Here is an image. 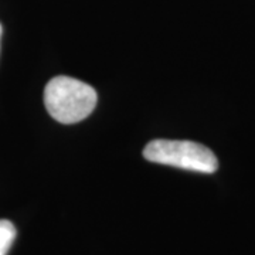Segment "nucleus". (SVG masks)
Masks as SVG:
<instances>
[{"mask_svg":"<svg viewBox=\"0 0 255 255\" xmlns=\"http://www.w3.org/2000/svg\"><path fill=\"white\" fill-rule=\"evenodd\" d=\"M143 157L152 163L199 173H214L219 169V160L209 147L190 140L155 139L145 146Z\"/></svg>","mask_w":255,"mask_h":255,"instance_id":"nucleus-2","label":"nucleus"},{"mask_svg":"<svg viewBox=\"0 0 255 255\" xmlns=\"http://www.w3.org/2000/svg\"><path fill=\"white\" fill-rule=\"evenodd\" d=\"M17 236L16 227L9 220H0V255H7Z\"/></svg>","mask_w":255,"mask_h":255,"instance_id":"nucleus-3","label":"nucleus"},{"mask_svg":"<svg viewBox=\"0 0 255 255\" xmlns=\"http://www.w3.org/2000/svg\"><path fill=\"white\" fill-rule=\"evenodd\" d=\"M97 101L98 95L91 85L70 77H55L44 90L48 114L65 125L87 118L95 110Z\"/></svg>","mask_w":255,"mask_h":255,"instance_id":"nucleus-1","label":"nucleus"},{"mask_svg":"<svg viewBox=\"0 0 255 255\" xmlns=\"http://www.w3.org/2000/svg\"><path fill=\"white\" fill-rule=\"evenodd\" d=\"M1 33H3V28H1V24H0V40H1Z\"/></svg>","mask_w":255,"mask_h":255,"instance_id":"nucleus-4","label":"nucleus"}]
</instances>
